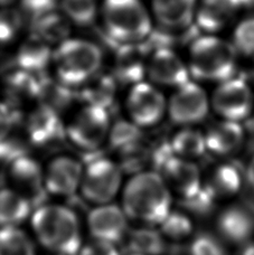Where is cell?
<instances>
[{
	"label": "cell",
	"instance_id": "obj_1",
	"mask_svg": "<svg viewBox=\"0 0 254 255\" xmlns=\"http://www.w3.org/2000/svg\"><path fill=\"white\" fill-rule=\"evenodd\" d=\"M171 204V193L159 172H138L128 180L122 193L127 216L146 225H160L170 214Z\"/></svg>",
	"mask_w": 254,
	"mask_h": 255
},
{
	"label": "cell",
	"instance_id": "obj_2",
	"mask_svg": "<svg viewBox=\"0 0 254 255\" xmlns=\"http://www.w3.org/2000/svg\"><path fill=\"white\" fill-rule=\"evenodd\" d=\"M30 224L38 243L54 255H76L82 248L80 222L69 207L40 205L31 214Z\"/></svg>",
	"mask_w": 254,
	"mask_h": 255
},
{
	"label": "cell",
	"instance_id": "obj_3",
	"mask_svg": "<svg viewBox=\"0 0 254 255\" xmlns=\"http://www.w3.org/2000/svg\"><path fill=\"white\" fill-rule=\"evenodd\" d=\"M187 65L195 79L220 84L234 77L238 51L233 43L215 35H203L190 44Z\"/></svg>",
	"mask_w": 254,
	"mask_h": 255
},
{
	"label": "cell",
	"instance_id": "obj_4",
	"mask_svg": "<svg viewBox=\"0 0 254 255\" xmlns=\"http://www.w3.org/2000/svg\"><path fill=\"white\" fill-rule=\"evenodd\" d=\"M103 55L98 45L82 38H67L54 49L53 66L60 83L80 88L101 71Z\"/></svg>",
	"mask_w": 254,
	"mask_h": 255
},
{
	"label": "cell",
	"instance_id": "obj_5",
	"mask_svg": "<svg viewBox=\"0 0 254 255\" xmlns=\"http://www.w3.org/2000/svg\"><path fill=\"white\" fill-rule=\"evenodd\" d=\"M108 34L122 45L138 44L152 30V19L141 0H104L101 8Z\"/></svg>",
	"mask_w": 254,
	"mask_h": 255
},
{
	"label": "cell",
	"instance_id": "obj_6",
	"mask_svg": "<svg viewBox=\"0 0 254 255\" xmlns=\"http://www.w3.org/2000/svg\"><path fill=\"white\" fill-rule=\"evenodd\" d=\"M122 184L121 167L111 159L100 158L84 168L80 193L91 204H111Z\"/></svg>",
	"mask_w": 254,
	"mask_h": 255
},
{
	"label": "cell",
	"instance_id": "obj_7",
	"mask_svg": "<svg viewBox=\"0 0 254 255\" xmlns=\"http://www.w3.org/2000/svg\"><path fill=\"white\" fill-rule=\"evenodd\" d=\"M110 130L111 121L107 109L84 104L70 120L66 134L76 147L95 150L104 143Z\"/></svg>",
	"mask_w": 254,
	"mask_h": 255
},
{
	"label": "cell",
	"instance_id": "obj_8",
	"mask_svg": "<svg viewBox=\"0 0 254 255\" xmlns=\"http://www.w3.org/2000/svg\"><path fill=\"white\" fill-rule=\"evenodd\" d=\"M211 107L222 120L241 124L250 117L254 107L250 84L240 77H231L222 82L213 92Z\"/></svg>",
	"mask_w": 254,
	"mask_h": 255
},
{
	"label": "cell",
	"instance_id": "obj_9",
	"mask_svg": "<svg viewBox=\"0 0 254 255\" xmlns=\"http://www.w3.org/2000/svg\"><path fill=\"white\" fill-rule=\"evenodd\" d=\"M127 112L137 128H150L159 124L167 113L168 101L150 82L131 86L126 101Z\"/></svg>",
	"mask_w": 254,
	"mask_h": 255
},
{
	"label": "cell",
	"instance_id": "obj_10",
	"mask_svg": "<svg viewBox=\"0 0 254 255\" xmlns=\"http://www.w3.org/2000/svg\"><path fill=\"white\" fill-rule=\"evenodd\" d=\"M211 101L201 85L189 81L176 89L168 100V115L171 122L181 127H192L202 122L208 115Z\"/></svg>",
	"mask_w": 254,
	"mask_h": 255
},
{
	"label": "cell",
	"instance_id": "obj_11",
	"mask_svg": "<svg viewBox=\"0 0 254 255\" xmlns=\"http://www.w3.org/2000/svg\"><path fill=\"white\" fill-rule=\"evenodd\" d=\"M159 175L164 179L170 193L180 200L194 198L203 189V179L198 167L193 161L170 156L161 163Z\"/></svg>",
	"mask_w": 254,
	"mask_h": 255
},
{
	"label": "cell",
	"instance_id": "obj_12",
	"mask_svg": "<svg viewBox=\"0 0 254 255\" xmlns=\"http://www.w3.org/2000/svg\"><path fill=\"white\" fill-rule=\"evenodd\" d=\"M147 76L153 85L174 89L190 81L188 65L169 47L158 48L149 56Z\"/></svg>",
	"mask_w": 254,
	"mask_h": 255
},
{
	"label": "cell",
	"instance_id": "obj_13",
	"mask_svg": "<svg viewBox=\"0 0 254 255\" xmlns=\"http://www.w3.org/2000/svg\"><path fill=\"white\" fill-rule=\"evenodd\" d=\"M88 230L92 240L116 245L128 235V216L124 208L107 204L95 206L89 213Z\"/></svg>",
	"mask_w": 254,
	"mask_h": 255
},
{
	"label": "cell",
	"instance_id": "obj_14",
	"mask_svg": "<svg viewBox=\"0 0 254 255\" xmlns=\"http://www.w3.org/2000/svg\"><path fill=\"white\" fill-rule=\"evenodd\" d=\"M84 168L75 158L58 156L45 168V190L56 197H71L80 191Z\"/></svg>",
	"mask_w": 254,
	"mask_h": 255
},
{
	"label": "cell",
	"instance_id": "obj_15",
	"mask_svg": "<svg viewBox=\"0 0 254 255\" xmlns=\"http://www.w3.org/2000/svg\"><path fill=\"white\" fill-rule=\"evenodd\" d=\"M9 178L12 189L29 200H36L44 194L45 190V169L38 161L28 156L18 157L10 163Z\"/></svg>",
	"mask_w": 254,
	"mask_h": 255
},
{
	"label": "cell",
	"instance_id": "obj_16",
	"mask_svg": "<svg viewBox=\"0 0 254 255\" xmlns=\"http://www.w3.org/2000/svg\"><path fill=\"white\" fill-rule=\"evenodd\" d=\"M242 4V0H199L195 22L205 35H214L235 19Z\"/></svg>",
	"mask_w": 254,
	"mask_h": 255
},
{
	"label": "cell",
	"instance_id": "obj_17",
	"mask_svg": "<svg viewBox=\"0 0 254 255\" xmlns=\"http://www.w3.org/2000/svg\"><path fill=\"white\" fill-rule=\"evenodd\" d=\"M220 238L235 245H247L254 234V218L248 209L238 205L223 209L216 218Z\"/></svg>",
	"mask_w": 254,
	"mask_h": 255
},
{
	"label": "cell",
	"instance_id": "obj_18",
	"mask_svg": "<svg viewBox=\"0 0 254 255\" xmlns=\"http://www.w3.org/2000/svg\"><path fill=\"white\" fill-rule=\"evenodd\" d=\"M204 134L207 151L217 157H228L238 152L246 138L241 124L222 119L208 128Z\"/></svg>",
	"mask_w": 254,
	"mask_h": 255
},
{
	"label": "cell",
	"instance_id": "obj_19",
	"mask_svg": "<svg viewBox=\"0 0 254 255\" xmlns=\"http://www.w3.org/2000/svg\"><path fill=\"white\" fill-rule=\"evenodd\" d=\"M62 124L58 113L48 104H39L31 109L26 120V132L35 145H46L62 133Z\"/></svg>",
	"mask_w": 254,
	"mask_h": 255
},
{
	"label": "cell",
	"instance_id": "obj_20",
	"mask_svg": "<svg viewBox=\"0 0 254 255\" xmlns=\"http://www.w3.org/2000/svg\"><path fill=\"white\" fill-rule=\"evenodd\" d=\"M199 0H151V11L165 28L183 29L195 21Z\"/></svg>",
	"mask_w": 254,
	"mask_h": 255
},
{
	"label": "cell",
	"instance_id": "obj_21",
	"mask_svg": "<svg viewBox=\"0 0 254 255\" xmlns=\"http://www.w3.org/2000/svg\"><path fill=\"white\" fill-rule=\"evenodd\" d=\"M53 55L51 44L35 33L22 40L16 54V61L19 70L35 74L52 64Z\"/></svg>",
	"mask_w": 254,
	"mask_h": 255
},
{
	"label": "cell",
	"instance_id": "obj_22",
	"mask_svg": "<svg viewBox=\"0 0 254 255\" xmlns=\"http://www.w3.org/2000/svg\"><path fill=\"white\" fill-rule=\"evenodd\" d=\"M149 56H144L138 44L124 45L118 51L115 65V76L118 81L131 86L142 82L147 75Z\"/></svg>",
	"mask_w": 254,
	"mask_h": 255
},
{
	"label": "cell",
	"instance_id": "obj_23",
	"mask_svg": "<svg viewBox=\"0 0 254 255\" xmlns=\"http://www.w3.org/2000/svg\"><path fill=\"white\" fill-rule=\"evenodd\" d=\"M242 175L234 165L222 163L211 171L204 184V189L216 202L234 197L242 188Z\"/></svg>",
	"mask_w": 254,
	"mask_h": 255
},
{
	"label": "cell",
	"instance_id": "obj_24",
	"mask_svg": "<svg viewBox=\"0 0 254 255\" xmlns=\"http://www.w3.org/2000/svg\"><path fill=\"white\" fill-rule=\"evenodd\" d=\"M31 203L12 188L0 189V229L19 227L31 216Z\"/></svg>",
	"mask_w": 254,
	"mask_h": 255
},
{
	"label": "cell",
	"instance_id": "obj_25",
	"mask_svg": "<svg viewBox=\"0 0 254 255\" xmlns=\"http://www.w3.org/2000/svg\"><path fill=\"white\" fill-rule=\"evenodd\" d=\"M116 76L109 73L98 72L81 88V95L85 104L107 109L113 101L117 89Z\"/></svg>",
	"mask_w": 254,
	"mask_h": 255
},
{
	"label": "cell",
	"instance_id": "obj_26",
	"mask_svg": "<svg viewBox=\"0 0 254 255\" xmlns=\"http://www.w3.org/2000/svg\"><path fill=\"white\" fill-rule=\"evenodd\" d=\"M170 149L176 157L193 161L207 151L205 134L193 127H184L172 135Z\"/></svg>",
	"mask_w": 254,
	"mask_h": 255
},
{
	"label": "cell",
	"instance_id": "obj_27",
	"mask_svg": "<svg viewBox=\"0 0 254 255\" xmlns=\"http://www.w3.org/2000/svg\"><path fill=\"white\" fill-rule=\"evenodd\" d=\"M128 251L141 255H162L166 252V239L160 231L141 227L128 232Z\"/></svg>",
	"mask_w": 254,
	"mask_h": 255
},
{
	"label": "cell",
	"instance_id": "obj_28",
	"mask_svg": "<svg viewBox=\"0 0 254 255\" xmlns=\"http://www.w3.org/2000/svg\"><path fill=\"white\" fill-rule=\"evenodd\" d=\"M6 88L13 101L22 103L33 101L42 93V86L34 74L22 70H18L7 77Z\"/></svg>",
	"mask_w": 254,
	"mask_h": 255
},
{
	"label": "cell",
	"instance_id": "obj_29",
	"mask_svg": "<svg viewBox=\"0 0 254 255\" xmlns=\"http://www.w3.org/2000/svg\"><path fill=\"white\" fill-rule=\"evenodd\" d=\"M0 255H36V252L30 238L19 227H1Z\"/></svg>",
	"mask_w": 254,
	"mask_h": 255
},
{
	"label": "cell",
	"instance_id": "obj_30",
	"mask_svg": "<svg viewBox=\"0 0 254 255\" xmlns=\"http://www.w3.org/2000/svg\"><path fill=\"white\" fill-rule=\"evenodd\" d=\"M62 13L78 26L93 24L98 16L97 0H61Z\"/></svg>",
	"mask_w": 254,
	"mask_h": 255
},
{
	"label": "cell",
	"instance_id": "obj_31",
	"mask_svg": "<svg viewBox=\"0 0 254 255\" xmlns=\"http://www.w3.org/2000/svg\"><path fill=\"white\" fill-rule=\"evenodd\" d=\"M159 226L162 236L166 240L175 241V242L189 240L194 233L193 220L187 214L180 211H171Z\"/></svg>",
	"mask_w": 254,
	"mask_h": 255
},
{
	"label": "cell",
	"instance_id": "obj_32",
	"mask_svg": "<svg viewBox=\"0 0 254 255\" xmlns=\"http://www.w3.org/2000/svg\"><path fill=\"white\" fill-rule=\"evenodd\" d=\"M69 24L70 21L63 13L58 15L56 11H54L37 19V34L42 36L44 39H46L49 44H61L67 38H70L67 37Z\"/></svg>",
	"mask_w": 254,
	"mask_h": 255
},
{
	"label": "cell",
	"instance_id": "obj_33",
	"mask_svg": "<svg viewBox=\"0 0 254 255\" xmlns=\"http://www.w3.org/2000/svg\"><path fill=\"white\" fill-rule=\"evenodd\" d=\"M220 236L207 233L193 235L186 247V255H228Z\"/></svg>",
	"mask_w": 254,
	"mask_h": 255
},
{
	"label": "cell",
	"instance_id": "obj_34",
	"mask_svg": "<svg viewBox=\"0 0 254 255\" xmlns=\"http://www.w3.org/2000/svg\"><path fill=\"white\" fill-rule=\"evenodd\" d=\"M22 12L11 7L0 8V43H10L19 35Z\"/></svg>",
	"mask_w": 254,
	"mask_h": 255
},
{
	"label": "cell",
	"instance_id": "obj_35",
	"mask_svg": "<svg viewBox=\"0 0 254 255\" xmlns=\"http://www.w3.org/2000/svg\"><path fill=\"white\" fill-rule=\"evenodd\" d=\"M233 45L238 53L254 57V17L247 18L235 27Z\"/></svg>",
	"mask_w": 254,
	"mask_h": 255
},
{
	"label": "cell",
	"instance_id": "obj_36",
	"mask_svg": "<svg viewBox=\"0 0 254 255\" xmlns=\"http://www.w3.org/2000/svg\"><path fill=\"white\" fill-rule=\"evenodd\" d=\"M20 11L34 20L56 11L57 0H19Z\"/></svg>",
	"mask_w": 254,
	"mask_h": 255
},
{
	"label": "cell",
	"instance_id": "obj_37",
	"mask_svg": "<svg viewBox=\"0 0 254 255\" xmlns=\"http://www.w3.org/2000/svg\"><path fill=\"white\" fill-rule=\"evenodd\" d=\"M76 255H122L118 251L116 245L92 240L91 242L82 245L80 252Z\"/></svg>",
	"mask_w": 254,
	"mask_h": 255
},
{
	"label": "cell",
	"instance_id": "obj_38",
	"mask_svg": "<svg viewBox=\"0 0 254 255\" xmlns=\"http://www.w3.org/2000/svg\"><path fill=\"white\" fill-rule=\"evenodd\" d=\"M247 177H248L249 183H250L252 188L254 189V156L252 157L250 162H249L248 170H247Z\"/></svg>",
	"mask_w": 254,
	"mask_h": 255
},
{
	"label": "cell",
	"instance_id": "obj_39",
	"mask_svg": "<svg viewBox=\"0 0 254 255\" xmlns=\"http://www.w3.org/2000/svg\"><path fill=\"white\" fill-rule=\"evenodd\" d=\"M240 255H254V243L247 244Z\"/></svg>",
	"mask_w": 254,
	"mask_h": 255
},
{
	"label": "cell",
	"instance_id": "obj_40",
	"mask_svg": "<svg viewBox=\"0 0 254 255\" xmlns=\"http://www.w3.org/2000/svg\"><path fill=\"white\" fill-rule=\"evenodd\" d=\"M15 1H17V0H0V8L11 7V4Z\"/></svg>",
	"mask_w": 254,
	"mask_h": 255
},
{
	"label": "cell",
	"instance_id": "obj_41",
	"mask_svg": "<svg viewBox=\"0 0 254 255\" xmlns=\"http://www.w3.org/2000/svg\"><path fill=\"white\" fill-rule=\"evenodd\" d=\"M249 76H250L252 83H254V57H252V63L249 68Z\"/></svg>",
	"mask_w": 254,
	"mask_h": 255
},
{
	"label": "cell",
	"instance_id": "obj_42",
	"mask_svg": "<svg viewBox=\"0 0 254 255\" xmlns=\"http://www.w3.org/2000/svg\"><path fill=\"white\" fill-rule=\"evenodd\" d=\"M122 255H141V254H138V253H134V252H131V251H128L126 254H122Z\"/></svg>",
	"mask_w": 254,
	"mask_h": 255
}]
</instances>
